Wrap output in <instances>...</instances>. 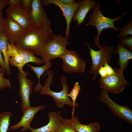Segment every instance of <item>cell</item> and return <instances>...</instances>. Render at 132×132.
Listing matches in <instances>:
<instances>
[{
	"mask_svg": "<svg viewBox=\"0 0 132 132\" xmlns=\"http://www.w3.org/2000/svg\"><path fill=\"white\" fill-rule=\"evenodd\" d=\"M50 26H34L26 30L14 45L17 48L30 52L42 57L52 37Z\"/></svg>",
	"mask_w": 132,
	"mask_h": 132,
	"instance_id": "6da1fadb",
	"label": "cell"
},
{
	"mask_svg": "<svg viewBox=\"0 0 132 132\" xmlns=\"http://www.w3.org/2000/svg\"><path fill=\"white\" fill-rule=\"evenodd\" d=\"M46 75H48V78L45 80L44 86L39 91V94L51 96L58 108H63L65 105L73 107V102L67 95L69 89L66 76L64 75L61 76L60 81L62 85V89L61 91L56 92L52 90L50 88V86L54 82L53 71L52 70H48L43 76Z\"/></svg>",
	"mask_w": 132,
	"mask_h": 132,
	"instance_id": "7a4b0ae2",
	"label": "cell"
},
{
	"mask_svg": "<svg viewBox=\"0 0 132 132\" xmlns=\"http://www.w3.org/2000/svg\"><path fill=\"white\" fill-rule=\"evenodd\" d=\"M92 14H90L89 21L85 24L88 26H94L97 29V35L94 38L95 46L100 49L101 47L99 42V38L101 33L105 29L112 28L115 31L119 32L120 28L116 27L114 25L115 22L121 20L122 16L126 14V12L116 18H111L104 16L102 14L100 9V5L99 1L93 10Z\"/></svg>",
	"mask_w": 132,
	"mask_h": 132,
	"instance_id": "3957f363",
	"label": "cell"
},
{
	"mask_svg": "<svg viewBox=\"0 0 132 132\" xmlns=\"http://www.w3.org/2000/svg\"><path fill=\"white\" fill-rule=\"evenodd\" d=\"M86 44L89 49V55L92 62L89 72L93 74L92 79L95 81L97 76L99 68L104 66L106 62L109 65L111 64V55L114 52V50L112 46L102 44L99 50H95L91 48L88 44Z\"/></svg>",
	"mask_w": 132,
	"mask_h": 132,
	"instance_id": "277c9868",
	"label": "cell"
},
{
	"mask_svg": "<svg viewBox=\"0 0 132 132\" xmlns=\"http://www.w3.org/2000/svg\"><path fill=\"white\" fill-rule=\"evenodd\" d=\"M114 70V74L100 78L99 86L107 92L119 94L123 91L126 86L129 85V84L124 76L123 71L116 67Z\"/></svg>",
	"mask_w": 132,
	"mask_h": 132,
	"instance_id": "5b68a950",
	"label": "cell"
},
{
	"mask_svg": "<svg viewBox=\"0 0 132 132\" xmlns=\"http://www.w3.org/2000/svg\"><path fill=\"white\" fill-rule=\"evenodd\" d=\"M68 38L60 35L52 34V37L46 48L42 57L44 63L60 58L67 50L66 46L69 43Z\"/></svg>",
	"mask_w": 132,
	"mask_h": 132,
	"instance_id": "8992f818",
	"label": "cell"
},
{
	"mask_svg": "<svg viewBox=\"0 0 132 132\" xmlns=\"http://www.w3.org/2000/svg\"><path fill=\"white\" fill-rule=\"evenodd\" d=\"M62 60V69L68 73H83L86 62L75 51L67 49L60 58Z\"/></svg>",
	"mask_w": 132,
	"mask_h": 132,
	"instance_id": "52a82bcc",
	"label": "cell"
},
{
	"mask_svg": "<svg viewBox=\"0 0 132 132\" xmlns=\"http://www.w3.org/2000/svg\"><path fill=\"white\" fill-rule=\"evenodd\" d=\"M98 99L101 102L106 105L114 115L132 124V110L113 101L109 97L108 92L103 90L101 91Z\"/></svg>",
	"mask_w": 132,
	"mask_h": 132,
	"instance_id": "ba28073f",
	"label": "cell"
},
{
	"mask_svg": "<svg viewBox=\"0 0 132 132\" xmlns=\"http://www.w3.org/2000/svg\"><path fill=\"white\" fill-rule=\"evenodd\" d=\"M5 11L7 17L11 18L25 30L35 26L29 13L23 9L20 3L9 5Z\"/></svg>",
	"mask_w": 132,
	"mask_h": 132,
	"instance_id": "9c48e42d",
	"label": "cell"
},
{
	"mask_svg": "<svg viewBox=\"0 0 132 132\" xmlns=\"http://www.w3.org/2000/svg\"><path fill=\"white\" fill-rule=\"evenodd\" d=\"M29 13L34 25L39 27L50 26V21L44 8L42 0H32L31 10Z\"/></svg>",
	"mask_w": 132,
	"mask_h": 132,
	"instance_id": "30bf717a",
	"label": "cell"
},
{
	"mask_svg": "<svg viewBox=\"0 0 132 132\" xmlns=\"http://www.w3.org/2000/svg\"><path fill=\"white\" fill-rule=\"evenodd\" d=\"M17 78L20 85L19 95L21 99V110L23 112L30 107V97L32 92L33 82L18 71Z\"/></svg>",
	"mask_w": 132,
	"mask_h": 132,
	"instance_id": "8fae6325",
	"label": "cell"
},
{
	"mask_svg": "<svg viewBox=\"0 0 132 132\" xmlns=\"http://www.w3.org/2000/svg\"><path fill=\"white\" fill-rule=\"evenodd\" d=\"M81 0L76 1L70 5H67L61 3L57 0H43L42 2L43 5L47 6L53 4L58 6L62 11L63 15L65 17L66 22V35L67 38L69 37V30L71 21L76 11Z\"/></svg>",
	"mask_w": 132,
	"mask_h": 132,
	"instance_id": "7c38bea8",
	"label": "cell"
},
{
	"mask_svg": "<svg viewBox=\"0 0 132 132\" xmlns=\"http://www.w3.org/2000/svg\"><path fill=\"white\" fill-rule=\"evenodd\" d=\"M26 30L11 18L5 19L3 32L9 44L14 45Z\"/></svg>",
	"mask_w": 132,
	"mask_h": 132,
	"instance_id": "4fadbf2b",
	"label": "cell"
},
{
	"mask_svg": "<svg viewBox=\"0 0 132 132\" xmlns=\"http://www.w3.org/2000/svg\"><path fill=\"white\" fill-rule=\"evenodd\" d=\"M45 108L44 106H41L34 107L30 106L27 108L23 112V114L20 121L16 124L10 126L8 131L11 130H15L21 127H22L21 129L22 131L30 130L32 128L30 124L35 114Z\"/></svg>",
	"mask_w": 132,
	"mask_h": 132,
	"instance_id": "5bb4252c",
	"label": "cell"
},
{
	"mask_svg": "<svg viewBox=\"0 0 132 132\" xmlns=\"http://www.w3.org/2000/svg\"><path fill=\"white\" fill-rule=\"evenodd\" d=\"M60 111L49 112L48 113L49 122L46 125L38 128H31L32 132H56L60 125L63 117Z\"/></svg>",
	"mask_w": 132,
	"mask_h": 132,
	"instance_id": "9a60e30c",
	"label": "cell"
},
{
	"mask_svg": "<svg viewBox=\"0 0 132 132\" xmlns=\"http://www.w3.org/2000/svg\"><path fill=\"white\" fill-rule=\"evenodd\" d=\"M97 4V2L94 0H81L75 12L72 20L76 21L78 26L82 23L89 11L92 10Z\"/></svg>",
	"mask_w": 132,
	"mask_h": 132,
	"instance_id": "2e32d148",
	"label": "cell"
},
{
	"mask_svg": "<svg viewBox=\"0 0 132 132\" xmlns=\"http://www.w3.org/2000/svg\"><path fill=\"white\" fill-rule=\"evenodd\" d=\"M7 55L9 58L8 63L12 66L17 67L23 75L27 76L29 74L23 70V67L25 65L22 55L17 51L14 45L8 43V47L7 52Z\"/></svg>",
	"mask_w": 132,
	"mask_h": 132,
	"instance_id": "e0dca14e",
	"label": "cell"
},
{
	"mask_svg": "<svg viewBox=\"0 0 132 132\" xmlns=\"http://www.w3.org/2000/svg\"><path fill=\"white\" fill-rule=\"evenodd\" d=\"M114 53L115 55H118L117 63L120 69L123 71L129 65L128 61L132 59V52L123 44L119 43L117 44V49L114 50Z\"/></svg>",
	"mask_w": 132,
	"mask_h": 132,
	"instance_id": "ac0fdd59",
	"label": "cell"
},
{
	"mask_svg": "<svg viewBox=\"0 0 132 132\" xmlns=\"http://www.w3.org/2000/svg\"><path fill=\"white\" fill-rule=\"evenodd\" d=\"M71 120L76 132H98L100 130V124L96 122L83 124L79 122L78 118L74 115L72 116Z\"/></svg>",
	"mask_w": 132,
	"mask_h": 132,
	"instance_id": "d6986e66",
	"label": "cell"
},
{
	"mask_svg": "<svg viewBox=\"0 0 132 132\" xmlns=\"http://www.w3.org/2000/svg\"><path fill=\"white\" fill-rule=\"evenodd\" d=\"M30 68L35 73L38 78V82L34 88V90L36 92L39 91L42 86L40 84V78L41 76L45 72L47 71L52 66V63L51 61L46 62L44 64L41 66H35L28 64Z\"/></svg>",
	"mask_w": 132,
	"mask_h": 132,
	"instance_id": "ffe728a7",
	"label": "cell"
},
{
	"mask_svg": "<svg viewBox=\"0 0 132 132\" xmlns=\"http://www.w3.org/2000/svg\"><path fill=\"white\" fill-rule=\"evenodd\" d=\"M8 42L4 33L3 32L0 33V51L3 54L4 59L6 65V74L10 75L11 71L8 63L9 58L7 54L8 47Z\"/></svg>",
	"mask_w": 132,
	"mask_h": 132,
	"instance_id": "44dd1931",
	"label": "cell"
},
{
	"mask_svg": "<svg viewBox=\"0 0 132 132\" xmlns=\"http://www.w3.org/2000/svg\"><path fill=\"white\" fill-rule=\"evenodd\" d=\"M16 48L18 52L22 56L25 65L30 62L33 63L38 65L44 63L42 59H40L36 56L33 53L22 49Z\"/></svg>",
	"mask_w": 132,
	"mask_h": 132,
	"instance_id": "7402d4cb",
	"label": "cell"
},
{
	"mask_svg": "<svg viewBox=\"0 0 132 132\" xmlns=\"http://www.w3.org/2000/svg\"><path fill=\"white\" fill-rule=\"evenodd\" d=\"M12 115V113L7 111H3L0 114V132H7L8 131L10 118Z\"/></svg>",
	"mask_w": 132,
	"mask_h": 132,
	"instance_id": "603a6c76",
	"label": "cell"
},
{
	"mask_svg": "<svg viewBox=\"0 0 132 132\" xmlns=\"http://www.w3.org/2000/svg\"><path fill=\"white\" fill-rule=\"evenodd\" d=\"M80 89L81 88L79 82H77L74 84V87L70 92L68 94V96L69 98H71L73 104L72 116L74 115L75 107H77L79 106L78 104L76 101Z\"/></svg>",
	"mask_w": 132,
	"mask_h": 132,
	"instance_id": "cb8c5ba5",
	"label": "cell"
},
{
	"mask_svg": "<svg viewBox=\"0 0 132 132\" xmlns=\"http://www.w3.org/2000/svg\"><path fill=\"white\" fill-rule=\"evenodd\" d=\"M56 132H76L74 128L71 120L63 117Z\"/></svg>",
	"mask_w": 132,
	"mask_h": 132,
	"instance_id": "d4e9b609",
	"label": "cell"
},
{
	"mask_svg": "<svg viewBox=\"0 0 132 132\" xmlns=\"http://www.w3.org/2000/svg\"><path fill=\"white\" fill-rule=\"evenodd\" d=\"M120 29V32L117 36L118 38L121 39L127 37L129 35L132 36V19L129 21L127 24L123 27Z\"/></svg>",
	"mask_w": 132,
	"mask_h": 132,
	"instance_id": "484cf974",
	"label": "cell"
},
{
	"mask_svg": "<svg viewBox=\"0 0 132 132\" xmlns=\"http://www.w3.org/2000/svg\"><path fill=\"white\" fill-rule=\"evenodd\" d=\"M4 73L0 68V90L5 88H11V87L10 80L4 77Z\"/></svg>",
	"mask_w": 132,
	"mask_h": 132,
	"instance_id": "4316f807",
	"label": "cell"
},
{
	"mask_svg": "<svg viewBox=\"0 0 132 132\" xmlns=\"http://www.w3.org/2000/svg\"><path fill=\"white\" fill-rule=\"evenodd\" d=\"M119 43L123 44L130 51H132V37L128 36L120 39L118 41Z\"/></svg>",
	"mask_w": 132,
	"mask_h": 132,
	"instance_id": "83f0119b",
	"label": "cell"
},
{
	"mask_svg": "<svg viewBox=\"0 0 132 132\" xmlns=\"http://www.w3.org/2000/svg\"><path fill=\"white\" fill-rule=\"evenodd\" d=\"M32 0H20V4L23 9L30 13L31 9Z\"/></svg>",
	"mask_w": 132,
	"mask_h": 132,
	"instance_id": "f1b7e54d",
	"label": "cell"
},
{
	"mask_svg": "<svg viewBox=\"0 0 132 132\" xmlns=\"http://www.w3.org/2000/svg\"><path fill=\"white\" fill-rule=\"evenodd\" d=\"M109 65L106 62L104 65L105 68L107 76L114 75L115 73L114 69L113 68Z\"/></svg>",
	"mask_w": 132,
	"mask_h": 132,
	"instance_id": "f546056e",
	"label": "cell"
},
{
	"mask_svg": "<svg viewBox=\"0 0 132 132\" xmlns=\"http://www.w3.org/2000/svg\"><path fill=\"white\" fill-rule=\"evenodd\" d=\"M98 74H99L101 78L107 76L106 70L104 66H100L99 69Z\"/></svg>",
	"mask_w": 132,
	"mask_h": 132,
	"instance_id": "4dcf8cb0",
	"label": "cell"
},
{
	"mask_svg": "<svg viewBox=\"0 0 132 132\" xmlns=\"http://www.w3.org/2000/svg\"><path fill=\"white\" fill-rule=\"evenodd\" d=\"M3 71L4 72L6 70V65L4 58L2 55L0 51V66Z\"/></svg>",
	"mask_w": 132,
	"mask_h": 132,
	"instance_id": "1f68e13d",
	"label": "cell"
},
{
	"mask_svg": "<svg viewBox=\"0 0 132 132\" xmlns=\"http://www.w3.org/2000/svg\"><path fill=\"white\" fill-rule=\"evenodd\" d=\"M9 4V0H0V13H2V11L4 7Z\"/></svg>",
	"mask_w": 132,
	"mask_h": 132,
	"instance_id": "d6a6232c",
	"label": "cell"
},
{
	"mask_svg": "<svg viewBox=\"0 0 132 132\" xmlns=\"http://www.w3.org/2000/svg\"><path fill=\"white\" fill-rule=\"evenodd\" d=\"M2 13H0V33L3 32L5 19L2 17Z\"/></svg>",
	"mask_w": 132,
	"mask_h": 132,
	"instance_id": "836d02e7",
	"label": "cell"
},
{
	"mask_svg": "<svg viewBox=\"0 0 132 132\" xmlns=\"http://www.w3.org/2000/svg\"><path fill=\"white\" fill-rule=\"evenodd\" d=\"M60 3L67 5H70L72 4L76 1L74 0H57Z\"/></svg>",
	"mask_w": 132,
	"mask_h": 132,
	"instance_id": "e575fe53",
	"label": "cell"
},
{
	"mask_svg": "<svg viewBox=\"0 0 132 132\" xmlns=\"http://www.w3.org/2000/svg\"><path fill=\"white\" fill-rule=\"evenodd\" d=\"M9 5L16 4L20 3V0H9Z\"/></svg>",
	"mask_w": 132,
	"mask_h": 132,
	"instance_id": "d590c367",
	"label": "cell"
}]
</instances>
